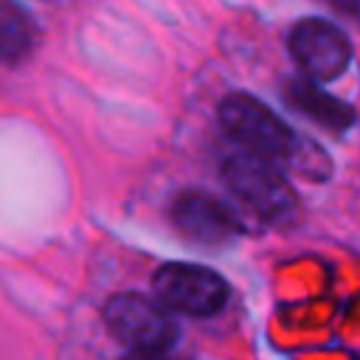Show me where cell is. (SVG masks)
<instances>
[{
    "instance_id": "cell-1",
    "label": "cell",
    "mask_w": 360,
    "mask_h": 360,
    "mask_svg": "<svg viewBox=\"0 0 360 360\" xmlns=\"http://www.w3.org/2000/svg\"><path fill=\"white\" fill-rule=\"evenodd\" d=\"M219 124L236 143L248 149V155L264 160H287L304 172L301 155L307 152V146L298 143L295 132L253 96L245 93L228 96L219 104Z\"/></svg>"
},
{
    "instance_id": "cell-2",
    "label": "cell",
    "mask_w": 360,
    "mask_h": 360,
    "mask_svg": "<svg viewBox=\"0 0 360 360\" xmlns=\"http://www.w3.org/2000/svg\"><path fill=\"white\" fill-rule=\"evenodd\" d=\"M222 177L231 194L264 222H281L295 208L292 186L284 180V174L273 160H264L248 152L233 155L225 160Z\"/></svg>"
},
{
    "instance_id": "cell-3",
    "label": "cell",
    "mask_w": 360,
    "mask_h": 360,
    "mask_svg": "<svg viewBox=\"0 0 360 360\" xmlns=\"http://www.w3.org/2000/svg\"><path fill=\"white\" fill-rule=\"evenodd\" d=\"M104 323L129 352H169L177 340L172 312L141 292H121L104 304Z\"/></svg>"
},
{
    "instance_id": "cell-4",
    "label": "cell",
    "mask_w": 360,
    "mask_h": 360,
    "mask_svg": "<svg viewBox=\"0 0 360 360\" xmlns=\"http://www.w3.org/2000/svg\"><path fill=\"white\" fill-rule=\"evenodd\" d=\"M152 287L158 292V301L169 312H183L191 318H208L219 312L228 301L225 278L202 264H186V262L163 264L155 273Z\"/></svg>"
},
{
    "instance_id": "cell-5",
    "label": "cell",
    "mask_w": 360,
    "mask_h": 360,
    "mask_svg": "<svg viewBox=\"0 0 360 360\" xmlns=\"http://www.w3.org/2000/svg\"><path fill=\"white\" fill-rule=\"evenodd\" d=\"M290 53L304 73H309L312 79H321V82L338 79L352 59V48H349L346 34L338 25L318 20V17L301 20L292 28Z\"/></svg>"
},
{
    "instance_id": "cell-6",
    "label": "cell",
    "mask_w": 360,
    "mask_h": 360,
    "mask_svg": "<svg viewBox=\"0 0 360 360\" xmlns=\"http://www.w3.org/2000/svg\"><path fill=\"white\" fill-rule=\"evenodd\" d=\"M174 228L200 245H225L239 233V219L233 211L205 191H186L172 202Z\"/></svg>"
},
{
    "instance_id": "cell-7",
    "label": "cell",
    "mask_w": 360,
    "mask_h": 360,
    "mask_svg": "<svg viewBox=\"0 0 360 360\" xmlns=\"http://www.w3.org/2000/svg\"><path fill=\"white\" fill-rule=\"evenodd\" d=\"M287 98H290V104H292L298 112H304L307 118H312L315 124H321V127H326V129L340 132V129H346V127L354 121L352 107H346L343 101H338V98L329 96L326 90H318V87L309 84V82H290Z\"/></svg>"
},
{
    "instance_id": "cell-8",
    "label": "cell",
    "mask_w": 360,
    "mask_h": 360,
    "mask_svg": "<svg viewBox=\"0 0 360 360\" xmlns=\"http://www.w3.org/2000/svg\"><path fill=\"white\" fill-rule=\"evenodd\" d=\"M34 48V20L11 0H0V62H20Z\"/></svg>"
},
{
    "instance_id": "cell-9",
    "label": "cell",
    "mask_w": 360,
    "mask_h": 360,
    "mask_svg": "<svg viewBox=\"0 0 360 360\" xmlns=\"http://www.w3.org/2000/svg\"><path fill=\"white\" fill-rule=\"evenodd\" d=\"M124 360H180L172 352H129Z\"/></svg>"
},
{
    "instance_id": "cell-10",
    "label": "cell",
    "mask_w": 360,
    "mask_h": 360,
    "mask_svg": "<svg viewBox=\"0 0 360 360\" xmlns=\"http://www.w3.org/2000/svg\"><path fill=\"white\" fill-rule=\"evenodd\" d=\"M343 14H352V17H360V0H332Z\"/></svg>"
}]
</instances>
